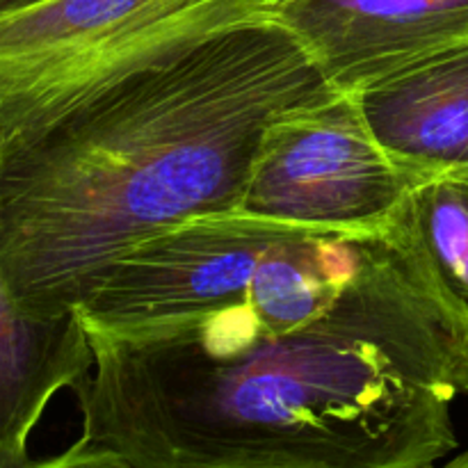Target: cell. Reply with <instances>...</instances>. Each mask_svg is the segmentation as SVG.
I'll list each match as a JSON object with an SVG mask.
<instances>
[{
    "label": "cell",
    "instance_id": "cell-8",
    "mask_svg": "<svg viewBox=\"0 0 468 468\" xmlns=\"http://www.w3.org/2000/svg\"><path fill=\"white\" fill-rule=\"evenodd\" d=\"M94 350L78 309H23L0 272V468L35 466L27 443L48 402L90 379Z\"/></svg>",
    "mask_w": 468,
    "mask_h": 468
},
{
    "label": "cell",
    "instance_id": "cell-9",
    "mask_svg": "<svg viewBox=\"0 0 468 468\" xmlns=\"http://www.w3.org/2000/svg\"><path fill=\"white\" fill-rule=\"evenodd\" d=\"M379 233L468 343V167L416 183Z\"/></svg>",
    "mask_w": 468,
    "mask_h": 468
},
{
    "label": "cell",
    "instance_id": "cell-5",
    "mask_svg": "<svg viewBox=\"0 0 468 468\" xmlns=\"http://www.w3.org/2000/svg\"><path fill=\"white\" fill-rule=\"evenodd\" d=\"M416 183L375 140L356 96L334 87L268 123L238 210L297 227L379 231Z\"/></svg>",
    "mask_w": 468,
    "mask_h": 468
},
{
    "label": "cell",
    "instance_id": "cell-13",
    "mask_svg": "<svg viewBox=\"0 0 468 468\" xmlns=\"http://www.w3.org/2000/svg\"><path fill=\"white\" fill-rule=\"evenodd\" d=\"M265 3H270V5H274V3H279V0H265Z\"/></svg>",
    "mask_w": 468,
    "mask_h": 468
},
{
    "label": "cell",
    "instance_id": "cell-1",
    "mask_svg": "<svg viewBox=\"0 0 468 468\" xmlns=\"http://www.w3.org/2000/svg\"><path fill=\"white\" fill-rule=\"evenodd\" d=\"M80 434L50 468H432L457 451L468 343L379 233L291 332L199 323L90 338Z\"/></svg>",
    "mask_w": 468,
    "mask_h": 468
},
{
    "label": "cell",
    "instance_id": "cell-4",
    "mask_svg": "<svg viewBox=\"0 0 468 468\" xmlns=\"http://www.w3.org/2000/svg\"><path fill=\"white\" fill-rule=\"evenodd\" d=\"M265 0H37L0 14V144Z\"/></svg>",
    "mask_w": 468,
    "mask_h": 468
},
{
    "label": "cell",
    "instance_id": "cell-10",
    "mask_svg": "<svg viewBox=\"0 0 468 468\" xmlns=\"http://www.w3.org/2000/svg\"><path fill=\"white\" fill-rule=\"evenodd\" d=\"M37 3V0H0V14L3 12H12V9L23 7V5Z\"/></svg>",
    "mask_w": 468,
    "mask_h": 468
},
{
    "label": "cell",
    "instance_id": "cell-3",
    "mask_svg": "<svg viewBox=\"0 0 468 468\" xmlns=\"http://www.w3.org/2000/svg\"><path fill=\"white\" fill-rule=\"evenodd\" d=\"M379 242V231L206 215L123 254L80 302L90 338H135L210 320L282 334L320 318Z\"/></svg>",
    "mask_w": 468,
    "mask_h": 468
},
{
    "label": "cell",
    "instance_id": "cell-12",
    "mask_svg": "<svg viewBox=\"0 0 468 468\" xmlns=\"http://www.w3.org/2000/svg\"><path fill=\"white\" fill-rule=\"evenodd\" d=\"M464 393H468V364L464 368Z\"/></svg>",
    "mask_w": 468,
    "mask_h": 468
},
{
    "label": "cell",
    "instance_id": "cell-7",
    "mask_svg": "<svg viewBox=\"0 0 468 468\" xmlns=\"http://www.w3.org/2000/svg\"><path fill=\"white\" fill-rule=\"evenodd\" d=\"M352 94L375 140L419 181L468 167V41L402 64Z\"/></svg>",
    "mask_w": 468,
    "mask_h": 468
},
{
    "label": "cell",
    "instance_id": "cell-6",
    "mask_svg": "<svg viewBox=\"0 0 468 468\" xmlns=\"http://www.w3.org/2000/svg\"><path fill=\"white\" fill-rule=\"evenodd\" d=\"M272 14L346 91L468 41V0H279Z\"/></svg>",
    "mask_w": 468,
    "mask_h": 468
},
{
    "label": "cell",
    "instance_id": "cell-2",
    "mask_svg": "<svg viewBox=\"0 0 468 468\" xmlns=\"http://www.w3.org/2000/svg\"><path fill=\"white\" fill-rule=\"evenodd\" d=\"M263 16L176 46L0 144V272L37 315L73 311L142 242L240 208L268 123L332 91Z\"/></svg>",
    "mask_w": 468,
    "mask_h": 468
},
{
    "label": "cell",
    "instance_id": "cell-11",
    "mask_svg": "<svg viewBox=\"0 0 468 468\" xmlns=\"http://www.w3.org/2000/svg\"><path fill=\"white\" fill-rule=\"evenodd\" d=\"M451 466H468V451L464 452V455L455 457V460L451 462Z\"/></svg>",
    "mask_w": 468,
    "mask_h": 468
}]
</instances>
